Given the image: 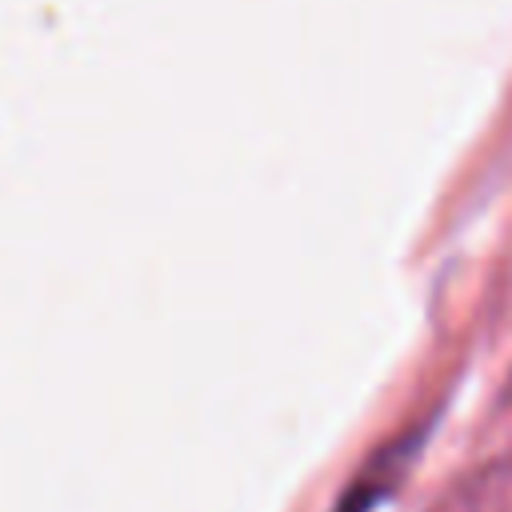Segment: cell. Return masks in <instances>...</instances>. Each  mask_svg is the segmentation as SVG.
I'll return each instance as SVG.
<instances>
[{"mask_svg": "<svg viewBox=\"0 0 512 512\" xmlns=\"http://www.w3.org/2000/svg\"><path fill=\"white\" fill-rule=\"evenodd\" d=\"M432 512H512V456L476 468Z\"/></svg>", "mask_w": 512, "mask_h": 512, "instance_id": "1", "label": "cell"}]
</instances>
